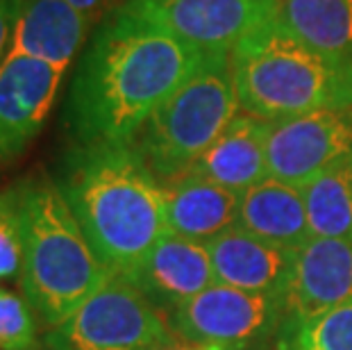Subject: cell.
<instances>
[{
  "mask_svg": "<svg viewBox=\"0 0 352 350\" xmlns=\"http://www.w3.org/2000/svg\"><path fill=\"white\" fill-rule=\"evenodd\" d=\"M141 292L160 311H173L216 282L207 245L166 232L132 275Z\"/></svg>",
  "mask_w": 352,
  "mask_h": 350,
  "instance_id": "cell-12",
  "label": "cell"
},
{
  "mask_svg": "<svg viewBox=\"0 0 352 350\" xmlns=\"http://www.w3.org/2000/svg\"><path fill=\"white\" fill-rule=\"evenodd\" d=\"M239 107L264 121L352 107V59L325 55L271 19L230 53Z\"/></svg>",
  "mask_w": 352,
  "mask_h": 350,
  "instance_id": "cell-3",
  "label": "cell"
},
{
  "mask_svg": "<svg viewBox=\"0 0 352 350\" xmlns=\"http://www.w3.org/2000/svg\"><path fill=\"white\" fill-rule=\"evenodd\" d=\"M352 155V107L316 109L271 121L266 141L268 177L305 187Z\"/></svg>",
  "mask_w": 352,
  "mask_h": 350,
  "instance_id": "cell-8",
  "label": "cell"
},
{
  "mask_svg": "<svg viewBox=\"0 0 352 350\" xmlns=\"http://www.w3.org/2000/svg\"><path fill=\"white\" fill-rule=\"evenodd\" d=\"M216 282L243 292L282 296L296 250L282 248L234 226L207 243Z\"/></svg>",
  "mask_w": 352,
  "mask_h": 350,
  "instance_id": "cell-13",
  "label": "cell"
},
{
  "mask_svg": "<svg viewBox=\"0 0 352 350\" xmlns=\"http://www.w3.org/2000/svg\"><path fill=\"white\" fill-rule=\"evenodd\" d=\"M0 350H39V316L25 296L0 285Z\"/></svg>",
  "mask_w": 352,
  "mask_h": 350,
  "instance_id": "cell-20",
  "label": "cell"
},
{
  "mask_svg": "<svg viewBox=\"0 0 352 350\" xmlns=\"http://www.w3.org/2000/svg\"><path fill=\"white\" fill-rule=\"evenodd\" d=\"M239 109L230 53H207L198 71L153 111L130 144L166 184L189 173Z\"/></svg>",
  "mask_w": 352,
  "mask_h": 350,
  "instance_id": "cell-5",
  "label": "cell"
},
{
  "mask_svg": "<svg viewBox=\"0 0 352 350\" xmlns=\"http://www.w3.org/2000/svg\"><path fill=\"white\" fill-rule=\"evenodd\" d=\"M271 121L236 114L221 137L200 155L189 173L241 193L268 177L266 141Z\"/></svg>",
  "mask_w": 352,
  "mask_h": 350,
  "instance_id": "cell-15",
  "label": "cell"
},
{
  "mask_svg": "<svg viewBox=\"0 0 352 350\" xmlns=\"http://www.w3.org/2000/svg\"><path fill=\"white\" fill-rule=\"evenodd\" d=\"M64 73L39 59L7 53L0 64V171L16 162L39 137Z\"/></svg>",
  "mask_w": 352,
  "mask_h": 350,
  "instance_id": "cell-10",
  "label": "cell"
},
{
  "mask_svg": "<svg viewBox=\"0 0 352 350\" xmlns=\"http://www.w3.org/2000/svg\"><path fill=\"white\" fill-rule=\"evenodd\" d=\"M21 5H23V0H0V64L5 62L7 53H10Z\"/></svg>",
  "mask_w": 352,
  "mask_h": 350,
  "instance_id": "cell-23",
  "label": "cell"
},
{
  "mask_svg": "<svg viewBox=\"0 0 352 350\" xmlns=\"http://www.w3.org/2000/svg\"><path fill=\"white\" fill-rule=\"evenodd\" d=\"M352 300V243L311 237L296 250L294 266L282 292L284 311L298 321L323 314Z\"/></svg>",
  "mask_w": 352,
  "mask_h": 350,
  "instance_id": "cell-11",
  "label": "cell"
},
{
  "mask_svg": "<svg viewBox=\"0 0 352 350\" xmlns=\"http://www.w3.org/2000/svg\"><path fill=\"white\" fill-rule=\"evenodd\" d=\"M296 350H352V300L298 325Z\"/></svg>",
  "mask_w": 352,
  "mask_h": 350,
  "instance_id": "cell-22",
  "label": "cell"
},
{
  "mask_svg": "<svg viewBox=\"0 0 352 350\" xmlns=\"http://www.w3.org/2000/svg\"><path fill=\"white\" fill-rule=\"evenodd\" d=\"M23 216L21 292L50 330L109 278L62 189L46 175L14 184Z\"/></svg>",
  "mask_w": 352,
  "mask_h": 350,
  "instance_id": "cell-4",
  "label": "cell"
},
{
  "mask_svg": "<svg viewBox=\"0 0 352 350\" xmlns=\"http://www.w3.org/2000/svg\"><path fill=\"white\" fill-rule=\"evenodd\" d=\"M23 273V216L16 187L0 191V285H21Z\"/></svg>",
  "mask_w": 352,
  "mask_h": 350,
  "instance_id": "cell-21",
  "label": "cell"
},
{
  "mask_svg": "<svg viewBox=\"0 0 352 350\" xmlns=\"http://www.w3.org/2000/svg\"><path fill=\"white\" fill-rule=\"evenodd\" d=\"M55 182L109 275L130 280L168 232L164 184L132 144H76Z\"/></svg>",
  "mask_w": 352,
  "mask_h": 350,
  "instance_id": "cell-2",
  "label": "cell"
},
{
  "mask_svg": "<svg viewBox=\"0 0 352 350\" xmlns=\"http://www.w3.org/2000/svg\"><path fill=\"white\" fill-rule=\"evenodd\" d=\"M66 3L73 5V7H76V10H80L82 14H85V17L91 19L94 14L98 12V7L104 3V0H66Z\"/></svg>",
  "mask_w": 352,
  "mask_h": 350,
  "instance_id": "cell-24",
  "label": "cell"
},
{
  "mask_svg": "<svg viewBox=\"0 0 352 350\" xmlns=\"http://www.w3.org/2000/svg\"><path fill=\"white\" fill-rule=\"evenodd\" d=\"M173 339L170 323L141 289L109 275L64 323L43 337L46 350H155Z\"/></svg>",
  "mask_w": 352,
  "mask_h": 350,
  "instance_id": "cell-6",
  "label": "cell"
},
{
  "mask_svg": "<svg viewBox=\"0 0 352 350\" xmlns=\"http://www.w3.org/2000/svg\"><path fill=\"white\" fill-rule=\"evenodd\" d=\"M177 39L202 53L232 48L277 17L280 0H132Z\"/></svg>",
  "mask_w": 352,
  "mask_h": 350,
  "instance_id": "cell-9",
  "label": "cell"
},
{
  "mask_svg": "<svg viewBox=\"0 0 352 350\" xmlns=\"http://www.w3.org/2000/svg\"><path fill=\"white\" fill-rule=\"evenodd\" d=\"M89 17L66 0H23L10 53L69 71L87 39Z\"/></svg>",
  "mask_w": 352,
  "mask_h": 350,
  "instance_id": "cell-14",
  "label": "cell"
},
{
  "mask_svg": "<svg viewBox=\"0 0 352 350\" xmlns=\"http://www.w3.org/2000/svg\"><path fill=\"white\" fill-rule=\"evenodd\" d=\"M282 296L243 292L214 282L170 311V330L207 350H245L273 330Z\"/></svg>",
  "mask_w": 352,
  "mask_h": 350,
  "instance_id": "cell-7",
  "label": "cell"
},
{
  "mask_svg": "<svg viewBox=\"0 0 352 350\" xmlns=\"http://www.w3.org/2000/svg\"><path fill=\"white\" fill-rule=\"evenodd\" d=\"M277 21L307 46L352 59V0H280Z\"/></svg>",
  "mask_w": 352,
  "mask_h": 350,
  "instance_id": "cell-18",
  "label": "cell"
},
{
  "mask_svg": "<svg viewBox=\"0 0 352 350\" xmlns=\"http://www.w3.org/2000/svg\"><path fill=\"white\" fill-rule=\"evenodd\" d=\"M314 237L352 243V155L302 187Z\"/></svg>",
  "mask_w": 352,
  "mask_h": 350,
  "instance_id": "cell-19",
  "label": "cell"
},
{
  "mask_svg": "<svg viewBox=\"0 0 352 350\" xmlns=\"http://www.w3.org/2000/svg\"><path fill=\"white\" fill-rule=\"evenodd\" d=\"M205 57L125 0L104 14L80 55L64 107L71 137L78 146L130 144Z\"/></svg>",
  "mask_w": 352,
  "mask_h": 350,
  "instance_id": "cell-1",
  "label": "cell"
},
{
  "mask_svg": "<svg viewBox=\"0 0 352 350\" xmlns=\"http://www.w3.org/2000/svg\"><path fill=\"white\" fill-rule=\"evenodd\" d=\"M239 228L282 248L298 250L311 239L300 187L266 177L239 196Z\"/></svg>",
  "mask_w": 352,
  "mask_h": 350,
  "instance_id": "cell-17",
  "label": "cell"
},
{
  "mask_svg": "<svg viewBox=\"0 0 352 350\" xmlns=\"http://www.w3.org/2000/svg\"><path fill=\"white\" fill-rule=\"evenodd\" d=\"M155 350H207V348H200L196 344H189V341H184V344H177V341L170 339L168 344H164V346L155 348Z\"/></svg>",
  "mask_w": 352,
  "mask_h": 350,
  "instance_id": "cell-25",
  "label": "cell"
},
{
  "mask_svg": "<svg viewBox=\"0 0 352 350\" xmlns=\"http://www.w3.org/2000/svg\"><path fill=\"white\" fill-rule=\"evenodd\" d=\"M239 196L241 193L193 173L175 177L164 184L168 232L207 245L236 226Z\"/></svg>",
  "mask_w": 352,
  "mask_h": 350,
  "instance_id": "cell-16",
  "label": "cell"
}]
</instances>
